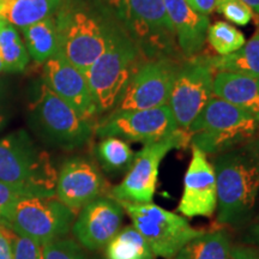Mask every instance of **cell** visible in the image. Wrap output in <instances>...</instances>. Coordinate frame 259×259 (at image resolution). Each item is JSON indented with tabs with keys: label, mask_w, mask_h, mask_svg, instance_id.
I'll use <instances>...</instances> for the list:
<instances>
[{
	"label": "cell",
	"mask_w": 259,
	"mask_h": 259,
	"mask_svg": "<svg viewBox=\"0 0 259 259\" xmlns=\"http://www.w3.org/2000/svg\"><path fill=\"white\" fill-rule=\"evenodd\" d=\"M218 187V222L240 226L251 218L259 192V157L248 149L218 154L213 161Z\"/></svg>",
	"instance_id": "1"
},
{
	"label": "cell",
	"mask_w": 259,
	"mask_h": 259,
	"mask_svg": "<svg viewBox=\"0 0 259 259\" xmlns=\"http://www.w3.org/2000/svg\"><path fill=\"white\" fill-rule=\"evenodd\" d=\"M58 173L50 155L32 143L23 130L0 139V181L24 197L56 196Z\"/></svg>",
	"instance_id": "2"
},
{
	"label": "cell",
	"mask_w": 259,
	"mask_h": 259,
	"mask_svg": "<svg viewBox=\"0 0 259 259\" xmlns=\"http://www.w3.org/2000/svg\"><path fill=\"white\" fill-rule=\"evenodd\" d=\"M258 124L251 113L212 95L187 132L203 153L221 154L253 138Z\"/></svg>",
	"instance_id": "3"
},
{
	"label": "cell",
	"mask_w": 259,
	"mask_h": 259,
	"mask_svg": "<svg viewBox=\"0 0 259 259\" xmlns=\"http://www.w3.org/2000/svg\"><path fill=\"white\" fill-rule=\"evenodd\" d=\"M138 47L119 27L107 50L84 72L97 113L115 108L139 64Z\"/></svg>",
	"instance_id": "4"
},
{
	"label": "cell",
	"mask_w": 259,
	"mask_h": 259,
	"mask_svg": "<svg viewBox=\"0 0 259 259\" xmlns=\"http://www.w3.org/2000/svg\"><path fill=\"white\" fill-rule=\"evenodd\" d=\"M124 30L141 53L151 57L170 58L176 46V34L163 0H109Z\"/></svg>",
	"instance_id": "5"
},
{
	"label": "cell",
	"mask_w": 259,
	"mask_h": 259,
	"mask_svg": "<svg viewBox=\"0 0 259 259\" xmlns=\"http://www.w3.org/2000/svg\"><path fill=\"white\" fill-rule=\"evenodd\" d=\"M56 23L59 41L58 52L83 73L107 50L119 29L92 12L72 9L60 11Z\"/></svg>",
	"instance_id": "6"
},
{
	"label": "cell",
	"mask_w": 259,
	"mask_h": 259,
	"mask_svg": "<svg viewBox=\"0 0 259 259\" xmlns=\"http://www.w3.org/2000/svg\"><path fill=\"white\" fill-rule=\"evenodd\" d=\"M119 203L131 219L132 226L148 242L155 257L171 259L187 242L203 233L193 228L185 218L153 202Z\"/></svg>",
	"instance_id": "7"
},
{
	"label": "cell",
	"mask_w": 259,
	"mask_h": 259,
	"mask_svg": "<svg viewBox=\"0 0 259 259\" xmlns=\"http://www.w3.org/2000/svg\"><path fill=\"white\" fill-rule=\"evenodd\" d=\"M73 220L74 211L56 197H21L10 208L4 227L45 245L66 235Z\"/></svg>",
	"instance_id": "8"
},
{
	"label": "cell",
	"mask_w": 259,
	"mask_h": 259,
	"mask_svg": "<svg viewBox=\"0 0 259 259\" xmlns=\"http://www.w3.org/2000/svg\"><path fill=\"white\" fill-rule=\"evenodd\" d=\"M191 143V136L185 130L153 144L144 145L135 156L124 179L111 190L116 202L151 203L156 192L161 162L173 149H181Z\"/></svg>",
	"instance_id": "9"
},
{
	"label": "cell",
	"mask_w": 259,
	"mask_h": 259,
	"mask_svg": "<svg viewBox=\"0 0 259 259\" xmlns=\"http://www.w3.org/2000/svg\"><path fill=\"white\" fill-rule=\"evenodd\" d=\"M31 113L41 135L58 147H82L93 134V122L83 119L46 84H42L37 100L31 106Z\"/></svg>",
	"instance_id": "10"
},
{
	"label": "cell",
	"mask_w": 259,
	"mask_h": 259,
	"mask_svg": "<svg viewBox=\"0 0 259 259\" xmlns=\"http://www.w3.org/2000/svg\"><path fill=\"white\" fill-rule=\"evenodd\" d=\"M216 71L210 57H190L179 64L168 107L179 128L187 131L211 96Z\"/></svg>",
	"instance_id": "11"
},
{
	"label": "cell",
	"mask_w": 259,
	"mask_h": 259,
	"mask_svg": "<svg viewBox=\"0 0 259 259\" xmlns=\"http://www.w3.org/2000/svg\"><path fill=\"white\" fill-rule=\"evenodd\" d=\"M178 67L179 64L171 58L145 61L128 80L114 112L141 111L168 105Z\"/></svg>",
	"instance_id": "12"
},
{
	"label": "cell",
	"mask_w": 259,
	"mask_h": 259,
	"mask_svg": "<svg viewBox=\"0 0 259 259\" xmlns=\"http://www.w3.org/2000/svg\"><path fill=\"white\" fill-rule=\"evenodd\" d=\"M180 131L168 105L141 111L113 112L96 127L100 137L113 136L144 145L163 141Z\"/></svg>",
	"instance_id": "13"
},
{
	"label": "cell",
	"mask_w": 259,
	"mask_h": 259,
	"mask_svg": "<svg viewBox=\"0 0 259 259\" xmlns=\"http://www.w3.org/2000/svg\"><path fill=\"white\" fill-rule=\"evenodd\" d=\"M192 156L184 178V190L178 211L186 218H210L218 209L215 169L206 154L191 144Z\"/></svg>",
	"instance_id": "14"
},
{
	"label": "cell",
	"mask_w": 259,
	"mask_h": 259,
	"mask_svg": "<svg viewBox=\"0 0 259 259\" xmlns=\"http://www.w3.org/2000/svg\"><path fill=\"white\" fill-rule=\"evenodd\" d=\"M124 209L113 198L99 197L80 209L72 231L83 247L95 251L103 247L120 231Z\"/></svg>",
	"instance_id": "15"
},
{
	"label": "cell",
	"mask_w": 259,
	"mask_h": 259,
	"mask_svg": "<svg viewBox=\"0 0 259 259\" xmlns=\"http://www.w3.org/2000/svg\"><path fill=\"white\" fill-rule=\"evenodd\" d=\"M45 84L85 120L92 121L97 109L83 72L60 52L45 64Z\"/></svg>",
	"instance_id": "16"
},
{
	"label": "cell",
	"mask_w": 259,
	"mask_h": 259,
	"mask_svg": "<svg viewBox=\"0 0 259 259\" xmlns=\"http://www.w3.org/2000/svg\"><path fill=\"white\" fill-rule=\"evenodd\" d=\"M105 190V179L92 161L72 157L64 162L58 173L56 196L72 211L99 198Z\"/></svg>",
	"instance_id": "17"
},
{
	"label": "cell",
	"mask_w": 259,
	"mask_h": 259,
	"mask_svg": "<svg viewBox=\"0 0 259 259\" xmlns=\"http://www.w3.org/2000/svg\"><path fill=\"white\" fill-rule=\"evenodd\" d=\"M178 46L186 57L202 51L210 25L208 16L194 11L185 0H163Z\"/></svg>",
	"instance_id": "18"
},
{
	"label": "cell",
	"mask_w": 259,
	"mask_h": 259,
	"mask_svg": "<svg viewBox=\"0 0 259 259\" xmlns=\"http://www.w3.org/2000/svg\"><path fill=\"white\" fill-rule=\"evenodd\" d=\"M213 95L245 109L259 120V78L245 73L218 71L213 76Z\"/></svg>",
	"instance_id": "19"
},
{
	"label": "cell",
	"mask_w": 259,
	"mask_h": 259,
	"mask_svg": "<svg viewBox=\"0 0 259 259\" xmlns=\"http://www.w3.org/2000/svg\"><path fill=\"white\" fill-rule=\"evenodd\" d=\"M60 3L61 0H12L0 9V18L23 29L52 17Z\"/></svg>",
	"instance_id": "20"
},
{
	"label": "cell",
	"mask_w": 259,
	"mask_h": 259,
	"mask_svg": "<svg viewBox=\"0 0 259 259\" xmlns=\"http://www.w3.org/2000/svg\"><path fill=\"white\" fill-rule=\"evenodd\" d=\"M22 30L29 54L36 63H46L59 51L56 18L42 19Z\"/></svg>",
	"instance_id": "21"
},
{
	"label": "cell",
	"mask_w": 259,
	"mask_h": 259,
	"mask_svg": "<svg viewBox=\"0 0 259 259\" xmlns=\"http://www.w3.org/2000/svg\"><path fill=\"white\" fill-rule=\"evenodd\" d=\"M231 248V241L225 232H203L171 259H228Z\"/></svg>",
	"instance_id": "22"
},
{
	"label": "cell",
	"mask_w": 259,
	"mask_h": 259,
	"mask_svg": "<svg viewBox=\"0 0 259 259\" xmlns=\"http://www.w3.org/2000/svg\"><path fill=\"white\" fill-rule=\"evenodd\" d=\"M213 70L245 73L259 78V27L240 50L228 56L210 57Z\"/></svg>",
	"instance_id": "23"
},
{
	"label": "cell",
	"mask_w": 259,
	"mask_h": 259,
	"mask_svg": "<svg viewBox=\"0 0 259 259\" xmlns=\"http://www.w3.org/2000/svg\"><path fill=\"white\" fill-rule=\"evenodd\" d=\"M106 259H155V254L134 226H126L106 245Z\"/></svg>",
	"instance_id": "24"
},
{
	"label": "cell",
	"mask_w": 259,
	"mask_h": 259,
	"mask_svg": "<svg viewBox=\"0 0 259 259\" xmlns=\"http://www.w3.org/2000/svg\"><path fill=\"white\" fill-rule=\"evenodd\" d=\"M0 59L3 70L17 72L23 71L29 63L27 47L19 37L17 29L0 18Z\"/></svg>",
	"instance_id": "25"
},
{
	"label": "cell",
	"mask_w": 259,
	"mask_h": 259,
	"mask_svg": "<svg viewBox=\"0 0 259 259\" xmlns=\"http://www.w3.org/2000/svg\"><path fill=\"white\" fill-rule=\"evenodd\" d=\"M96 154L103 169L109 173L127 171L136 156L127 141L113 136L103 137L97 145Z\"/></svg>",
	"instance_id": "26"
},
{
	"label": "cell",
	"mask_w": 259,
	"mask_h": 259,
	"mask_svg": "<svg viewBox=\"0 0 259 259\" xmlns=\"http://www.w3.org/2000/svg\"><path fill=\"white\" fill-rule=\"evenodd\" d=\"M210 46L215 50L220 56H228L234 53L244 46L246 38L245 35L227 22L219 21L209 25L208 35H206Z\"/></svg>",
	"instance_id": "27"
},
{
	"label": "cell",
	"mask_w": 259,
	"mask_h": 259,
	"mask_svg": "<svg viewBox=\"0 0 259 259\" xmlns=\"http://www.w3.org/2000/svg\"><path fill=\"white\" fill-rule=\"evenodd\" d=\"M215 10L236 25H246L253 17L252 10L242 0H218Z\"/></svg>",
	"instance_id": "28"
},
{
	"label": "cell",
	"mask_w": 259,
	"mask_h": 259,
	"mask_svg": "<svg viewBox=\"0 0 259 259\" xmlns=\"http://www.w3.org/2000/svg\"><path fill=\"white\" fill-rule=\"evenodd\" d=\"M44 259H85L84 252L76 241L58 239L42 245Z\"/></svg>",
	"instance_id": "29"
},
{
	"label": "cell",
	"mask_w": 259,
	"mask_h": 259,
	"mask_svg": "<svg viewBox=\"0 0 259 259\" xmlns=\"http://www.w3.org/2000/svg\"><path fill=\"white\" fill-rule=\"evenodd\" d=\"M14 259H44L42 245L15 233Z\"/></svg>",
	"instance_id": "30"
},
{
	"label": "cell",
	"mask_w": 259,
	"mask_h": 259,
	"mask_svg": "<svg viewBox=\"0 0 259 259\" xmlns=\"http://www.w3.org/2000/svg\"><path fill=\"white\" fill-rule=\"evenodd\" d=\"M21 197L24 196L18 190H16L15 187L4 183V181H0V226H4L10 208Z\"/></svg>",
	"instance_id": "31"
},
{
	"label": "cell",
	"mask_w": 259,
	"mask_h": 259,
	"mask_svg": "<svg viewBox=\"0 0 259 259\" xmlns=\"http://www.w3.org/2000/svg\"><path fill=\"white\" fill-rule=\"evenodd\" d=\"M15 232L0 226V259H14Z\"/></svg>",
	"instance_id": "32"
},
{
	"label": "cell",
	"mask_w": 259,
	"mask_h": 259,
	"mask_svg": "<svg viewBox=\"0 0 259 259\" xmlns=\"http://www.w3.org/2000/svg\"><path fill=\"white\" fill-rule=\"evenodd\" d=\"M185 2L194 11L208 16L215 10V5L218 0H185Z\"/></svg>",
	"instance_id": "33"
},
{
	"label": "cell",
	"mask_w": 259,
	"mask_h": 259,
	"mask_svg": "<svg viewBox=\"0 0 259 259\" xmlns=\"http://www.w3.org/2000/svg\"><path fill=\"white\" fill-rule=\"evenodd\" d=\"M228 259H259L258 251L244 246H234L231 248Z\"/></svg>",
	"instance_id": "34"
},
{
	"label": "cell",
	"mask_w": 259,
	"mask_h": 259,
	"mask_svg": "<svg viewBox=\"0 0 259 259\" xmlns=\"http://www.w3.org/2000/svg\"><path fill=\"white\" fill-rule=\"evenodd\" d=\"M245 242L251 245H259V218L247 229V233H246L245 236Z\"/></svg>",
	"instance_id": "35"
},
{
	"label": "cell",
	"mask_w": 259,
	"mask_h": 259,
	"mask_svg": "<svg viewBox=\"0 0 259 259\" xmlns=\"http://www.w3.org/2000/svg\"><path fill=\"white\" fill-rule=\"evenodd\" d=\"M242 2L252 10V12L259 16V0H242Z\"/></svg>",
	"instance_id": "36"
},
{
	"label": "cell",
	"mask_w": 259,
	"mask_h": 259,
	"mask_svg": "<svg viewBox=\"0 0 259 259\" xmlns=\"http://www.w3.org/2000/svg\"><path fill=\"white\" fill-rule=\"evenodd\" d=\"M3 70V61H2V59H0V71Z\"/></svg>",
	"instance_id": "37"
},
{
	"label": "cell",
	"mask_w": 259,
	"mask_h": 259,
	"mask_svg": "<svg viewBox=\"0 0 259 259\" xmlns=\"http://www.w3.org/2000/svg\"><path fill=\"white\" fill-rule=\"evenodd\" d=\"M2 122H3V116L0 115V125H2Z\"/></svg>",
	"instance_id": "38"
},
{
	"label": "cell",
	"mask_w": 259,
	"mask_h": 259,
	"mask_svg": "<svg viewBox=\"0 0 259 259\" xmlns=\"http://www.w3.org/2000/svg\"><path fill=\"white\" fill-rule=\"evenodd\" d=\"M258 253H259V248H258Z\"/></svg>",
	"instance_id": "39"
}]
</instances>
